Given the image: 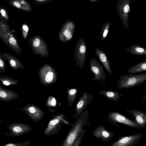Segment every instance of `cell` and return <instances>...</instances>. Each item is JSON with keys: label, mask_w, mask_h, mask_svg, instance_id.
<instances>
[{"label": "cell", "mask_w": 146, "mask_h": 146, "mask_svg": "<svg viewBox=\"0 0 146 146\" xmlns=\"http://www.w3.org/2000/svg\"><path fill=\"white\" fill-rule=\"evenodd\" d=\"M89 111L87 109L81 113L68 132L62 146H73L80 133L83 130L88 118Z\"/></svg>", "instance_id": "6da1fadb"}, {"label": "cell", "mask_w": 146, "mask_h": 146, "mask_svg": "<svg viewBox=\"0 0 146 146\" xmlns=\"http://www.w3.org/2000/svg\"><path fill=\"white\" fill-rule=\"evenodd\" d=\"M146 80V73L125 75L119 78L116 86L119 88H129L137 86Z\"/></svg>", "instance_id": "7a4b0ae2"}, {"label": "cell", "mask_w": 146, "mask_h": 146, "mask_svg": "<svg viewBox=\"0 0 146 146\" xmlns=\"http://www.w3.org/2000/svg\"><path fill=\"white\" fill-rule=\"evenodd\" d=\"M87 44L84 38L80 37L75 47L74 59L76 66L82 69L84 64Z\"/></svg>", "instance_id": "3957f363"}, {"label": "cell", "mask_w": 146, "mask_h": 146, "mask_svg": "<svg viewBox=\"0 0 146 146\" xmlns=\"http://www.w3.org/2000/svg\"><path fill=\"white\" fill-rule=\"evenodd\" d=\"M131 2V0H118L116 9L119 16L125 27L129 30L128 17L131 11L130 4Z\"/></svg>", "instance_id": "277c9868"}, {"label": "cell", "mask_w": 146, "mask_h": 146, "mask_svg": "<svg viewBox=\"0 0 146 146\" xmlns=\"http://www.w3.org/2000/svg\"><path fill=\"white\" fill-rule=\"evenodd\" d=\"M90 69L91 72L94 74V77L92 78L93 80H98L101 83L105 84V81L106 78V73L102 65L95 58L90 59Z\"/></svg>", "instance_id": "5b68a950"}, {"label": "cell", "mask_w": 146, "mask_h": 146, "mask_svg": "<svg viewBox=\"0 0 146 146\" xmlns=\"http://www.w3.org/2000/svg\"><path fill=\"white\" fill-rule=\"evenodd\" d=\"M108 119L110 122L117 127L119 126V125L117 123H119L130 127L140 128L135 120L130 119L116 112L112 111L109 113L108 115Z\"/></svg>", "instance_id": "8992f818"}, {"label": "cell", "mask_w": 146, "mask_h": 146, "mask_svg": "<svg viewBox=\"0 0 146 146\" xmlns=\"http://www.w3.org/2000/svg\"><path fill=\"white\" fill-rule=\"evenodd\" d=\"M143 135L141 133L122 136L110 146H134L137 144Z\"/></svg>", "instance_id": "52a82bcc"}, {"label": "cell", "mask_w": 146, "mask_h": 146, "mask_svg": "<svg viewBox=\"0 0 146 146\" xmlns=\"http://www.w3.org/2000/svg\"><path fill=\"white\" fill-rule=\"evenodd\" d=\"M10 131L9 133H5L9 136H18L28 133L32 131V128L26 124L21 123H14L8 125L7 127Z\"/></svg>", "instance_id": "ba28073f"}, {"label": "cell", "mask_w": 146, "mask_h": 146, "mask_svg": "<svg viewBox=\"0 0 146 146\" xmlns=\"http://www.w3.org/2000/svg\"><path fill=\"white\" fill-rule=\"evenodd\" d=\"M76 25L72 20H68L64 25L60 34L62 42L69 41L72 38L74 33Z\"/></svg>", "instance_id": "9c48e42d"}, {"label": "cell", "mask_w": 146, "mask_h": 146, "mask_svg": "<svg viewBox=\"0 0 146 146\" xmlns=\"http://www.w3.org/2000/svg\"><path fill=\"white\" fill-rule=\"evenodd\" d=\"M60 117L51 120L45 129L44 135L50 136L56 134L61 129L63 119Z\"/></svg>", "instance_id": "30bf717a"}, {"label": "cell", "mask_w": 146, "mask_h": 146, "mask_svg": "<svg viewBox=\"0 0 146 146\" xmlns=\"http://www.w3.org/2000/svg\"><path fill=\"white\" fill-rule=\"evenodd\" d=\"M93 100V96L86 92H84L81 96L76 107L75 116L77 117L82 113L84 110Z\"/></svg>", "instance_id": "8fae6325"}, {"label": "cell", "mask_w": 146, "mask_h": 146, "mask_svg": "<svg viewBox=\"0 0 146 146\" xmlns=\"http://www.w3.org/2000/svg\"><path fill=\"white\" fill-rule=\"evenodd\" d=\"M93 136L99 139L102 138L103 141L107 142L114 135L112 132L108 131L102 125L97 127L93 132Z\"/></svg>", "instance_id": "7c38bea8"}, {"label": "cell", "mask_w": 146, "mask_h": 146, "mask_svg": "<svg viewBox=\"0 0 146 146\" xmlns=\"http://www.w3.org/2000/svg\"><path fill=\"white\" fill-rule=\"evenodd\" d=\"M127 111L131 113L135 117V121L140 128L146 127V113L141 110L129 109Z\"/></svg>", "instance_id": "4fadbf2b"}, {"label": "cell", "mask_w": 146, "mask_h": 146, "mask_svg": "<svg viewBox=\"0 0 146 146\" xmlns=\"http://www.w3.org/2000/svg\"><path fill=\"white\" fill-rule=\"evenodd\" d=\"M95 52L108 72L110 74L112 75L110 64L106 54L101 50L98 48L95 49Z\"/></svg>", "instance_id": "5bb4252c"}, {"label": "cell", "mask_w": 146, "mask_h": 146, "mask_svg": "<svg viewBox=\"0 0 146 146\" xmlns=\"http://www.w3.org/2000/svg\"><path fill=\"white\" fill-rule=\"evenodd\" d=\"M99 96L103 95L108 100L118 101L122 95L119 92L111 90H102L98 94Z\"/></svg>", "instance_id": "9a60e30c"}, {"label": "cell", "mask_w": 146, "mask_h": 146, "mask_svg": "<svg viewBox=\"0 0 146 146\" xmlns=\"http://www.w3.org/2000/svg\"><path fill=\"white\" fill-rule=\"evenodd\" d=\"M127 71L130 74L146 71V60L140 62L133 66H130Z\"/></svg>", "instance_id": "2e32d148"}, {"label": "cell", "mask_w": 146, "mask_h": 146, "mask_svg": "<svg viewBox=\"0 0 146 146\" xmlns=\"http://www.w3.org/2000/svg\"><path fill=\"white\" fill-rule=\"evenodd\" d=\"M127 52L136 55H146V48L138 44L131 45L127 50Z\"/></svg>", "instance_id": "e0dca14e"}, {"label": "cell", "mask_w": 146, "mask_h": 146, "mask_svg": "<svg viewBox=\"0 0 146 146\" xmlns=\"http://www.w3.org/2000/svg\"><path fill=\"white\" fill-rule=\"evenodd\" d=\"M78 92L77 88L69 89L67 90L68 95V105L71 107L76 97Z\"/></svg>", "instance_id": "ac0fdd59"}, {"label": "cell", "mask_w": 146, "mask_h": 146, "mask_svg": "<svg viewBox=\"0 0 146 146\" xmlns=\"http://www.w3.org/2000/svg\"><path fill=\"white\" fill-rule=\"evenodd\" d=\"M110 22L108 23H105L103 24L100 31V35L101 39L104 40L106 37L109 28Z\"/></svg>", "instance_id": "d6986e66"}, {"label": "cell", "mask_w": 146, "mask_h": 146, "mask_svg": "<svg viewBox=\"0 0 146 146\" xmlns=\"http://www.w3.org/2000/svg\"><path fill=\"white\" fill-rule=\"evenodd\" d=\"M31 142L30 141L27 140L21 143H9L5 144L2 146H28Z\"/></svg>", "instance_id": "ffe728a7"}, {"label": "cell", "mask_w": 146, "mask_h": 146, "mask_svg": "<svg viewBox=\"0 0 146 146\" xmlns=\"http://www.w3.org/2000/svg\"><path fill=\"white\" fill-rule=\"evenodd\" d=\"M86 131V129L83 130L80 133L79 137L76 142L75 144L73 146H79L83 138L84 135V134Z\"/></svg>", "instance_id": "44dd1931"}, {"label": "cell", "mask_w": 146, "mask_h": 146, "mask_svg": "<svg viewBox=\"0 0 146 146\" xmlns=\"http://www.w3.org/2000/svg\"><path fill=\"white\" fill-rule=\"evenodd\" d=\"M53 78V73L51 72H48L46 74L45 77L46 81L47 82H50Z\"/></svg>", "instance_id": "7402d4cb"}, {"label": "cell", "mask_w": 146, "mask_h": 146, "mask_svg": "<svg viewBox=\"0 0 146 146\" xmlns=\"http://www.w3.org/2000/svg\"><path fill=\"white\" fill-rule=\"evenodd\" d=\"M40 41L39 39L37 38L35 39L33 43V45L35 47H37L40 45Z\"/></svg>", "instance_id": "603a6c76"}, {"label": "cell", "mask_w": 146, "mask_h": 146, "mask_svg": "<svg viewBox=\"0 0 146 146\" xmlns=\"http://www.w3.org/2000/svg\"><path fill=\"white\" fill-rule=\"evenodd\" d=\"M9 42L11 44L14 45L16 43V39L13 37L10 38L9 39Z\"/></svg>", "instance_id": "cb8c5ba5"}, {"label": "cell", "mask_w": 146, "mask_h": 146, "mask_svg": "<svg viewBox=\"0 0 146 146\" xmlns=\"http://www.w3.org/2000/svg\"><path fill=\"white\" fill-rule=\"evenodd\" d=\"M7 95L6 93L3 91H1L0 92V96L2 98H4L7 97Z\"/></svg>", "instance_id": "d4e9b609"}, {"label": "cell", "mask_w": 146, "mask_h": 146, "mask_svg": "<svg viewBox=\"0 0 146 146\" xmlns=\"http://www.w3.org/2000/svg\"><path fill=\"white\" fill-rule=\"evenodd\" d=\"M13 5L16 7L20 8L21 7V5L19 2L17 1H15L13 3Z\"/></svg>", "instance_id": "484cf974"}, {"label": "cell", "mask_w": 146, "mask_h": 146, "mask_svg": "<svg viewBox=\"0 0 146 146\" xmlns=\"http://www.w3.org/2000/svg\"><path fill=\"white\" fill-rule=\"evenodd\" d=\"M29 111L31 113H34L36 111L35 108L33 107H31L29 109Z\"/></svg>", "instance_id": "4316f807"}, {"label": "cell", "mask_w": 146, "mask_h": 146, "mask_svg": "<svg viewBox=\"0 0 146 146\" xmlns=\"http://www.w3.org/2000/svg\"><path fill=\"white\" fill-rule=\"evenodd\" d=\"M23 29L26 32H27L29 31V28L26 25H23Z\"/></svg>", "instance_id": "83f0119b"}, {"label": "cell", "mask_w": 146, "mask_h": 146, "mask_svg": "<svg viewBox=\"0 0 146 146\" xmlns=\"http://www.w3.org/2000/svg\"><path fill=\"white\" fill-rule=\"evenodd\" d=\"M51 104L53 106H55L56 104V101L55 99L54 98H53L51 101Z\"/></svg>", "instance_id": "f1b7e54d"}, {"label": "cell", "mask_w": 146, "mask_h": 146, "mask_svg": "<svg viewBox=\"0 0 146 146\" xmlns=\"http://www.w3.org/2000/svg\"><path fill=\"white\" fill-rule=\"evenodd\" d=\"M10 63L11 65L13 66H14L16 65V62L15 61L13 60H11L10 61Z\"/></svg>", "instance_id": "f546056e"}, {"label": "cell", "mask_w": 146, "mask_h": 146, "mask_svg": "<svg viewBox=\"0 0 146 146\" xmlns=\"http://www.w3.org/2000/svg\"><path fill=\"white\" fill-rule=\"evenodd\" d=\"M1 13L2 15L5 17V10L3 9H1Z\"/></svg>", "instance_id": "4dcf8cb0"}, {"label": "cell", "mask_w": 146, "mask_h": 146, "mask_svg": "<svg viewBox=\"0 0 146 146\" xmlns=\"http://www.w3.org/2000/svg\"><path fill=\"white\" fill-rule=\"evenodd\" d=\"M3 84L6 85L8 86L9 85L10 83L7 81H5L3 82Z\"/></svg>", "instance_id": "1f68e13d"}, {"label": "cell", "mask_w": 146, "mask_h": 146, "mask_svg": "<svg viewBox=\"0 0 146 146\" xmlns=\"http://www.w3.org/2000/svg\"><path fill=\"white\" fill-rule=\"evenodd\" d=\"M4 63L3 61L1 60H0V66L1 67H3V66Z\"/></svg>", "instance_id": "d6a6232c"}, {"label": "cell", "mask_w": 146, "mask_h": 146, "mask_svg": "<svg viewBox=\"0 0 146 146\" xmlns=\"http://www.w3.org/2000/svg\"><path fill=\"white\" fill-rule=\"evenodd\" d=\"M99 0H90V1L91 2H96L97 1H98Z\"/></svg>", "instance_id": "836d02e7"}, {"label": "cell", "mask_w": 146, "mask_h": 146, "mask_svg": "<svg viewBox=\"0 0 146 146\" xmlns=\"http://www.w3.org/2000/svg\"><path fill=\"white\" fill-rule=\"evenodd\" d=\"M20 3L21 4H23L25 3V1L23 0L21 1Z\"/></svg>", "instance_id": "e575fe53"}, {"label": "cell", "mask_w": 146, "mask_h": 146, "mask_svg": "<svg viewBox=\"0 0 146 146\" xmlns=\"http://www.w3.org/2000/svg\"><path fill=\"white\" fill-rule=\"evenodd\" d=\"M144 146H146V144Z\"/></svg>", "instance_id": "d590c367"}]
</instances>
